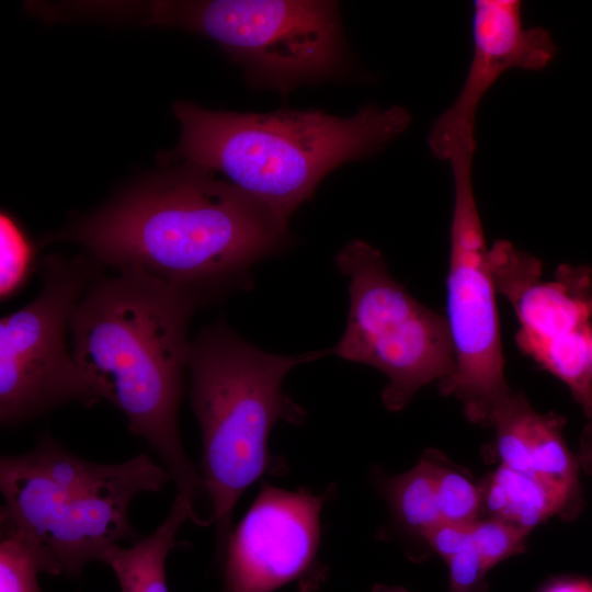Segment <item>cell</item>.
Returning a JSON list of instances; mask_svg holds the SVG:
<instances>
[{"label":"cell","mask_w":592,"mask_h":592,"mask_svg":"<svg viewBox=\"0 0 592 592\" xmlns=\"http://www.w3.org/2000/svg\"><path fill=\"white\" fill-rule=\"evenodd\" d=\"M288 223L214 172L184 163L125 190L43 243L80 244L99 267L135 270L206 303L242 286Z\"/></svg>","instance_id":"6da1fadb"},{"label":"cell","mask_w":592,"mask_h":592,"mask_svg":"<svg viewBox=\"0 0 592 592\" xmlns=\"http://www.w3.org/2000/svg\"><path fill=\"white\" fill-rule=\"evenodd\" d=\"M92 278L69 322L71 354L101 400L123 412L129 431L159 456L196 525L205 492L180 435L187 326L206 301L135 270Z\"/></svg>","instance_id":"7a4b0ae2"},{"label":"cell","mask_w":592,"mask_h":592,"mask_svg":"<svg viewBox=\"0 0 592 592\" xmlns=\"http://www.w3.org/2000/svg\"><path fill=\"white\" fill-rule=\"evenodd\" d=\"M181 127L175 155L224 178L288 223L339 166L376 153L411 123L400 106H366L348 117L321 110L270 113L173 105Z\"/></svg>","instance_id":"3957f363"},{"label":"cell","mask_w":592,"mask_h":592,"mask_svg":"<svg viewBox=\"0 0 592 592\" xmlns=\"http://www.w3.org/2000/svg\"><path fill=\"white\" fill-rule=\"evenodd\" d=\"M327 353L270 354L223 321L191 341L190 401L202 432L200 475L212 505L219 559L232 532L239 498L264 475L287 471L286 462L270 452V434L278 421L303 423L305 410L284 394L285 377L295 366Z\"/></svg>","instance_id":"277c9868"},{"label":"cell","mask_w":592,"mask_h":592,"mask_svg":"<svg viewBox=\"0 0 592 592\" xmlns=\"http://www.w3.org/2000/svg\"><path fill=\"white\" fill-rule=\"evenodd\" d=\"M170 480L146 454L98 464L45 436L31 452L0 459L1 532L35 543L61 574L76 579L111 546L138 540L129 503L138 493L161 491Z\"/></svg>","instance_id":"5b68a950"},{"label":"cell","mask_w":592,"mask_h":592,"mask_svg":"<svg viewBox=\"0 0 592 592\" xmlns=\"http://www.w3.org/2000/svg\"><path fill=\"white\" fill-rule=\"evenodd\" d=\"M116 13L208 37L258 89L287 93L335 75L343 58L339 7L332 1H119Z\"/></svg>","instance_id":"8992f818"},{"label":"cell","mask_w":592,"mask_h":592,"mask_svg":"<svg viewBox=\"0 0 592 592\" xmlns=\"http://www.w3.org/2000/svg\"><path fill=\"white\" fill-rule=\"evenodd\" d=\"M335 263L349 277L350 309L344 333L329 353L385 374L382 401L388 410L403 409L420 388L454 374L446 317L415 300L390 275L378 250L355 240Z\"/></svg>","instance_id":"52a82bcc"},{"label":"cell","mask_w":592,"mask_h":592,"mask_svg":"<svg viewBox=\"0 0 592 592\" xmlns=\"http://www.w3.org/2000/svg\"><path fill=\"white\" fill-rule=\"evenodd\" d=\"M42 288L0 321V422L14 426L68 402L101 401L66 344L71 315L101 271L87 255L41 259Z\"/></svg>","instance_id":"ba28073f"},{"label":"cell","mask_w":592,"mask_h":592,"mask_svg":"<svg viewBox=\"0 0 592 592\" xmlns=\"http://www.w3.org/2000/svg\"><path fill=\"white\" fill-rule=\"evenodd\" d=\"M473 161L471 152L448 161L454 207L446 320L456 367L439 386L444 396L462 402L469 421L485 423L492 408L512 390L504 376L497 291L474 192Z\"/></svg>","instance_id":"9c48e42d"},{"label":"cell","mask_w":592,"mask_h":592,"mask_svg":"<svg viewBox=\"0 0 592 592\" xmlns=\"http://www.w3.org/2000/svg\"><path fill=\"white\" fill-rule=\"evenodd\" d=\"M498 293L512 306L520 323L521 350L567 385L581 390L592 383V272L560 266L544 280L542 262L497 240L488 251Z\"/></svg>","instance_id":"30bf717a"},{"label":"cell","mask_w":592,"mask_h":592,"mask_svg":"<svg viewBox=\"0 0 592 592\" xmlns=\"http://www.w3.org/2000/svg\"><path fill=\"white\" fill-rule=\"evenodd\" d=\"M331 492L289 491L262 481L228 539L225 591L274 592L311 570L320 545L321 511Z\"/></svg>","instance_id":"8fae6325"},{"label":"cell","mask_w":592,"mask_h":592,"mask_svg":"<svg viewBox=\"0 0 592 592\" xmlns=\"http://www.w3.org/2000/svg\"><path fill=\"white\" fill-rule=\"evenodd\" d=\"M519 0H476L473 4V54L463 87L453 104L435 121L430 135L432 153L449 161L475 152V121L489 89L510 69L542 70L557 47L540 26L525 27Z\"/></svg>","instance_id":"7c38bea8"},{"label":"cell","mask_w":592,"mask_h":592,"mask_svg":"<svg viewBox=\"0 0 592 592\" xmlns=\"http://www.w3.org/2000/svg\"><path fill=\"white\" fill-rule=\"evenodd\" d=\"M486 424L494 430L500 465L542 474L563 446L565 420L553 412L536 411L524 395L511 391L490 411Z\"/></svg>","instance_id":"4fadbf2b"},{"label":"cell","mask_w":592,"mask_h":592,"mask_svg":"<svg viewBox=\"0 0 592 592\" xmlns=\"http://www.w3.org/2000/svg\"><path fill=\"white\" fill-rule=\"evenodd\" d=\"M482 510L527 533L562 512L574 493L540 477L500 465L481 487Z\"/></svg>","instance_id":"5bb4252c"},{"label":"cell","mask_w":592,"mask_h":592,"mask_svg":"<svg viewBox=\"0 0 592 592\" xmlns=\"http://www.w3.org/2000/svg\"><path fill=\"white\" fill-rule=\"evenodd\" d=\"M189 519L195 523L189 503L177 493L168 515L153 533L129 547L115 544L103 554L101 562L113 570L121 592H169L167 557L179 545L177 534Z\"/></svg>","instance_id":"9a60e30c"},{"label":"cell","mask_w":592,"mask_h":592,"mask_svg":"<svg viewBox=\"0 0 592 592\" xmlns=\"http://www.w3.org/2000/svg\"><path fill=\"white\" fill-rule=\"evenodd\" d=\"M375 476L398 528L424 543L425 535L442 522L429 449L406 473L395 476L376 473Z\"/></svg>","instance_id":"2e32d148"},{"label":"cell","mask_w":592,"mask_h":592,"mask_svg":"<svg viewBox=\"0 0 592 592\" xmlns=\"http://www.w3.org/2000/svg\"><path fill=\"white\" fill-rule=\"evenodd\" d=\"M41 572L60 574L56 563L38 545L16 533L1 532L0 592H42Z\"/></svg>","instance_id":"e0dca14e"},{"label":"cell","mask_w":592,"mask_h":592,"mask_svg":"<svg viewBox=\"0 0 592 592\" xmlns=\"http://www.w3.org/2000/svg\"><path fill=\"white\" fill-rule=\"evenodd\" d=\"M442 521L468 524L481 517L482 493L473 479L435 449H429Z\"/></svg>","instance_id":"ac0fdd59"},{"label":"cell","mask_w":592,"mask_h":592,"mask_svg":"<svg viewBox=\"0 0 592 592\" xmlns=\"http://www.w3.org/2000/svg\"><path fill=\"white\" fill-rule=\"evenodd\" d=\"M36 249L15 218L2 210L0 216V297L15 296L36 265Z\"/></svg>","instance_id":"d6986e66"},{"label":"cell","mask_w":592,"mask_h":592,"mask_svg":"<svg viewBox=\"0 0 592 592\" xmlns=\"http://www.w3.org/2000/svg\"><path fill=\"white\" fill-rule=\"evenodd\" d=\"M528 534L515 525L489 516L471 523V542L489 570L522 553Z\"/></svg>","instance_id":"ffe728a7"},{"label":"cell","mask_w":592,"mask_h":592,"mask_svg":"<svg viewBox=\"0 0 592 592\" xmlns=\"http://www.w3.org/2000/svg\"><path fill=\"white\" fill-rule=\"evenodd\" d=\"M451 592H486L487 573L490 571L473 542L448 558Z\"/></svg>","instance_id":"44dd1931"},{"label":"cell","mask_w":592,"mask_h":592,"mask_svg":"<svg viewBox=\"0 0 592 592\" xmlns=\"http://www.w3.org/2000/svg\"><path fill=\"white\" fill-rule=\"evenodd\" d=\"M471 523L459 524L442 521L425 535L424 543L446 561L470 543Z\"/></svg>","instance_id":"7402d4cb"},{"label":"cell","mask_w":592,"mask_h":592,"mask_svg":"<svg viewBox=\"0 0 592 592\" xmlns=\"http://www.w3.org/2000/svg\"><path fill=\"white\" fill-rule=\"evenodd\" d=\"M577 463L584 471L592 474V420L582 430Z\"/></svg>","instance_id":"603a6c76"},{"label":"cell","mask_w":592,"mask_h":592,"mask_svg":"<svg viewBox=\"0 0 592 592\" xmlns=\"http://www.w3.org/2000/svg\"><path fill=\"white\" fill-rule=\"evenodd\" d=\"M369 592H409L400 585L375 584Z\"/></svg>","instance_id":"cb8c5ba5"}]
</instances>
